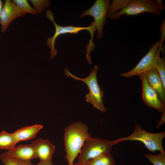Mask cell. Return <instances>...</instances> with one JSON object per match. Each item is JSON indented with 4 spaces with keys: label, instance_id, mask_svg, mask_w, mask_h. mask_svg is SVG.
I'll return each instance as SVG.
<instances>
[{
    "label": "cell",
    "instance_id": "9c48e42d",
    "mask_svg": "<svg viewBox=\"0 0 165 165\" xmlns=\"http://www.w3.org/2000/svg\"><path fill=\"white\" fill-rule=\"evenodd\" d=\"M142 86V97L148 106L155 108L161 113L165 111V105L161 100L157 92L148 83L145 73L138 75Z\"/></svg>",
    "mask_w": 165,
    "mask_h": 165
},
{
    "label": "cell",
    "instance_id": "5bb4252c",
    "mask_svg": "<svg viewBox=\"0 0 165 165\" xmlns=\"http://www.w3.org/2000/svg\"><path fill=\"white\" fill-rule=\"evenodd\" d=\"M42 125L37 124L23 127L13 133L17 142L31 140L36 136L42 128Z\"/></svg>",
    "mask_w": 165,
    "mask_h": 165
},
{
    "label": "cell",
    "instance_id": "4fadbf2b",
    "mask_svg": "<svg viewBox=\"0 0 165 165\" xmlns=\"http://www.w3.org/2000/svg\"><path fill=\"white\" fill-rule=\"evenodd\" d=\"M145 73L148 83L156 91L162 102L165 105V86L159 73L154 69L149 70Z\"/></svg>",
    "mask_w": 165,
    "mask_h": 165
},
{
    "label": "cell",
    "instance_id": "ac0fdd59",
    "mask_svg": "<svg viewBox=\"0 0 165 165\" xmlns=\"http://www.w3.org/2000/svg\"><path fill=\"white\" fill-rule=\"evenodd\" d=\"M0 159L4 165H32L30 161L16 159L9 156L6 152L0 154Z\"/></svg>",
    "mask_w": 165,
    "mask_h": 165
},
{
    "label": "cell",
    "instance_id": "9a60e30c",
    "mask_svg": "<svg viewBox=\"0 0 165 165\" xmlns=\"http://www.w3.org/2000/svg\"><path fill=\"white\" fill-rule=\"evenodd\" d=\"M17 143L13 133L3 131L0 133V149L11 150Z\"/></svg>",
    "mask_w": 165,
    "mask_h": 165
},
{
    "label": "cell",
    "instance_id": "4316f807",
    "mask_svg": "<svg viewBox=\"0 0 165 165\" xmlns=\"http://www.w3.org/2000/svg\"><path fill=\"white\" fill-rule=\"evenodd\" d=\"M3 6V2L2 0H0V13L2 8Z\"/></svg>",
    "mask_w": 165,
    "mask_h": 165
},
{
    "label": "cell",
    "instance_id": "484cf974",
    "mask_svg": "<svg viewBox=\"0 0 165 165\" xmlns=\"http://www.w3.org/2000/svg\"><path fill=\"white\" fill-rule=\"evenodd\" d=\"M156 1L158 7L162 10L164 9L162 0H156Z\"/></svg>",
    "mask_w": 165,
    "mask_h": 165
},
{
    "label": "cell",
    "instance_id": "52a82bcc",
    "mask_svg": "<svg viewBox=\"0 0 165 165\" xmlns=\"http://www.w3.org/2000/svg\"><path fill=\"white\" fill-rule=\"evenodd\" d=\"M109 0H97L90 8L83 11L80 15L82 18L87 15L93 16L97 31V38L103 36V30L105 24L106 18L110 5Z\"/></svg>",
    "mask_w": 165,
    "mask_h": 165
},
{
    "label": "cell",
    "instance_id": "6da1fadb",
    "mask_svg": "<svg viewBox=\"0 0 165 165\" xmlns=\"http://www.w3.org/2000/svg\"><path fill=\"white\" fill-rule=\"evenodd\" d=\"M64 138L66 152L65 159L68 165L73 162L83 147L88 138L91 136L87 125L81 121L74 122L64 129Z\"/></svg>",
    "mask_w": 165,
    "mask_h": 165
},
{
    "label": "cell",
    "instance_id": "44dd1931",
    "mask_svg": "<svg viewBox=\"0 0 165 165\" xmlns=\"http://www.w3.org/2000/svg\"><path fill=\"white\" fill-rule=\"evenodd\" d=\"M12 2L15 3L23 12L35 15L36 13L33 8L29 3L27 0H13Z\"/></svg>",
    "mask_w": 165,
    "mask_h": 165
},
{
    "label": "cell",
    "instance_id": "d6986e66",
    "mask_svg": "<svg viewBox=\"0 0 165 165\" xmlns=\"http://www.w3.org/2000/svg\"><path fill=\"white\" fill-rule=\"evenodd\" d=\"M130 0H113L110 4L107 15V17H109L114 13L118 12L126 6Z\"/></svg>",
    "mask_w": 165,
    "mask_h": 165
},
{
    "label": "cell",
    "instance_id": "3957f363",
    "mask_svg": "<svg viewBox=\"0 0 165 165\" xmlns=\"http://www.w3.org/2000/svg\"><path fill=\"white\" fill-rule=\"evenodd\" d=\"M99 67L95 65L89 75L84 78H80L71 74L68 69L64 70L65 74L68 77L84 82L87 85L89 92L86 96V101L92 104L94 107L103 113H105L107 109L103 101L104 93L99 86L97 79V73Z\"/></svg>",
    "mask_w": 165,
    "mask_h": 165
},
{
    "label": "cell",
    "instance_id": "e0dca14e",
    "mask_svg": "<svg viewBox=\"0 0 165 165\" xmlns=\"http://www.w3.org/2000/svg\"><path fill=\"white\" fill-rule=\"evenodd\" d=\"M89 165H115V162L110 152L88 161Z\"/></svg>",
    "mask_w": 165,
    "mask_h": 165
},
{
    "label": "cell",
    "instance_id": "ba28073f",
    "mask_svg": "<svg viewBox=\"0 0 165 165\" xmlns=\"http://www.w3.org/2000/svg\"><path fill=\"white\" fill-rule=\"evenodd\" d=\"M159 45L160 41L152 44L147 53L135 67L127 72L121 73L119 75L125 78H130L154 69L156 52Z\"/></svg>",
    "mask_w": 165,
    "mask_h": 165
},
{
    "label": "cell",
    "instance_id": "8fae6325",
    "mask_svg": "<svg viewBox=\"0 0 165 165\" xmlns=\"http://www.w3.org/2000/svg\"><path fill=\"white\" fill-rule=\"evenodd\" d=\"M33 146L37 158L40 161L45 162L51 160L55 151V146L47 139H37L31 144Z\"/></svg>",
    "mask_w": 165,
    "mask_h": 165
},
{
    "label": "cell",
    "instance_id": "8992f818",
    "mask_svg": "<svg viewBox=\"0 0 165 165\" xmlns=\"http://www.w3.org/2000/svg\"><path fill=\"white\" fill-rule=\"evenodd\" d=\"M162 10L158 7L156 1L154 0H130L127 5L118 12L111 16V20L119 19L120 16H136L141 13L149 12L156 15H160Z\"/></svg>",
    "mask_w": 165,
    "mask_h": 165
},
{
    "label": "cell",
    "instance_id": "5b68a950",
    "mask_svg": "<svg viewBox=\"0 0 165 165\" xmlns=\"http://www.w3.org/2000/svg\"><path fill=\"white\" fill-rule=\"evenodd\" d=\"M46 16L49 20L52 22L55 29L54 35L48 38L46 41V45L50 50V59L52 60L58 53V51L55 47V44L56 39L60 35L67 34H77L81 31L86 30L89 32L91 38H92L97 30L94 21H92L90 25L87 27H75L72 25L62 26L56 23L54 19L53 14L50 9L46 11Z\"/></svg>",
    "mask_w": 165,
    "mask_h": 165
},
{
    "label": "cell",
    "instance_id": "30bf717a",
    "mask_svg": "<svg viewBox=\"0 0 165 165\" xmlns=\"http://www.w3.org/2000/svg\"><path fill=\"white\" fill-rule=\"evenodd\" d=\"M26 14L10 0H6L0 13L1 30L5 33L11 22L16 18Z\"/></svg>",
    "mask_w": 165,
    "mask_h": 165
},
{
    "label": "cell",
    "instance_id": "7402d4cb",
    "mask_svg": "<svg viewBox=\"0 0 165 165\" xmlns=\"http://www.w3.org/2000/svg\"><path fill=\"white\" fill-rule=\"evenodd\" d=\"M36 13H41L50 6L51 2L49 0H30Z\"/></svg>",
    "mask_w": 165,
    "mask_h": 165
},
{
    "label": "cell",
    "instance_id": "7a4b0ae2",
    "mask_svg": "<svg viewBox=\"0 0 165 165\" xmlns=\"http://www.w3.org/2000/svg\"><path fill=\"white\" fill-rule=\"evenodd\" d=\"M165 137V132L152 133L144 130L139 124H136L132 133L129 136L120 137L112 141L113 145L126 141H138L142 142L151 152L164 151L162 141Z\"/></svg>",
    "mask_w": 165,
    "mask_h": 165
},
{
    "label": "cell",
    "instance_id": "83f0119b",
    "mask_svg": "<svg viewBox=\"0 0 165 165\" xmlns=\"http://www.w3.org/2000/svg\"><path fill=\"white\" fill-rule=\"evenodd\" d=\"M74 165H89L88 163H86L84 164H80L78 162H77L75 164H74Z\"/></svg>",
    "mask_w": 165,
    "mask_h": 165
},
{
    "label": "cell",
    "instance_id": "7c38bea8",
    "mask_svg": "<svg viewBox=\"0 0 165 165\" xmlns=\"http://www.w3.org/2000/svg\"><path fill=\"white\" fill-rule=\"evenodd\" d=\"M6 152L9 156L21 160L31 161L37 158L34 148L31 144L15 146Z\"/></svg>",
    "mask_w": 165,
    "mask_h": 165
},
{
    "label": "cell",
    "instance_id": "603a6c76",
    "mask_svg": "<svg viewBox=\"0 0 165 165\" xmlns=\"http://www.w3.org/2000/svg\"><path fill=\"white\" fill-rule=\"evenodd\" d=\"M160 45L159 49L160 50L163 48V44L165 39V19L162 22L160 28Z\"/></svg>",
    "mask_w": 165,
    "mask_h": 165
},
{
    "label": "cell",
    "instance_id": "d4e9b609",
    "mask_svg": "<svg viewBox=\"0 0 165 165\" xmlns=\"http://www.w3.org/2000/svg\"><path fill=\"white\" fill-rule=\"evenodd\" d=\"M37 165H53L52 160L45 162L40 161Z\"/></svg>",
    "mask_w": 165,
    "mask_h": 165
},
{
    "label": "cell",
    "instance_id": "277c9868",
    "mask_svg": "<svg viewBox=\"0 0 165 165\" xmlns=\"http://www.w3.org/2000/svg\"><path fill=\"white\" fill-rule=\"evenodd\" d=\"M112 141L90 136L86 139L78 156V162L84 164L103 155L110 152Z\"/></svg>",
    "mask_w": 165,
    "mask_h": 165
},
{
    "label": "cell",
    "instance_id": "2e32d148",
    "mask_svg": "<svg viewBox=\"0 0 165 165\" xmlns=\"http://www.w3.org/2000/svg\"><path fill=\"white\" fill-rule=\"evenodd\" d=\"M161 50L158 49L157 50L154 69L159 73L163 84L165 86V57H161L160 53Z\"/></svg>",
    "mask_w": 165,
    "mask_h": 165
},
{
    "label": "cell",
    "instance_id": "ffe728a7",
    "mask_svg": "<svg viewBox=\"0 0 165 165\" xmlns=\"http://www.w3.org/2000/svg\"><path fill=\"white\" fill-rule=\"evenodd\" d=\"M160 152L156 155L146 154L145 156L153 165H165V151Z\"/></svg>",
    "mask_w": 165,
    "mask_h": 165
},
{
    "label": "cell",
    "instance_id": "cb8c5ba5",
    "mask_svg": "<svg viewBox=\"0 0 165 165\" xmlns=\"http://www.w3.org/2000/svg\"><path fill=\"white\" fill-rule=\"evenodd\" d=\"M160 119L156 126L157 128L160 127L165 122V111L163 112Z\"/></svg>",
    "mask_w": 165,
    "mask_h": 165
},
{
    "label": "cell",
    "instance_id": "f1b7e54d",
    "mask_svg": "<svg viewBox=\"0 0 165 165\" xmlns=\"http://www.w3.org/2000/svg\"><path fill=\"white\" fill-rule=\"evenodd\" d=\"M72 165H74V164H72Z\"/></svg>",
    "mask_w": 165,
    "mask_h": 165
}]
</instances>
